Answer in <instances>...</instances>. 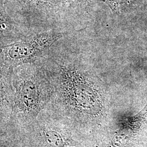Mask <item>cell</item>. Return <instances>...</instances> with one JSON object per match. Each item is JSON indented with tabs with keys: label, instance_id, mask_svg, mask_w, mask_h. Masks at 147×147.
<instances>
[{
	"label": "cell",
	"instance_id": "1",
	"mask_svg": "<svg viewBox=\"0 0 147 147\" xmlns=\"http://www.w3.org/2000/svg\"><path fill=\"white\" fill-rule=\"evenodd\" d=\"M57 75L59 92L68 106L89 115L100 110V95L84 68L76 63H62Z\"/></svg>",
	"mask_w": 147,
	"mask_h": 147
},
{
	"label": "cell",
	"instance_id": "5",
	"mask_svg": "<svg viewBox=\"0 0 147 147\" xmlns=\"http://www.w3.org/2000/svg\"><path fill=\"white\" fill-rule=\"evenodd\" d=\"M147 118V105L136 115L126 119L123 123V126L129 127L133 131H137L142 127Z\"/></svg>",
	"mask_w": 147,
	"mask_h": 147
},
{
	"label": "cell",
	"instance_id": "2",
	"mask_svg": "<svg viewBox=\"0 0 147 147\" xmlns=\"http://www.w3.org/2000/svg\"><path fill=\"white\" fill-rule=\"evenodd\" d=\"M20 66L14 79L15 105L22 113L36 116L47 101V79L42 70L33 65Z\"/></svg>",
	"mask_w": 147,
	"mask_h": 147
},
{
	"label": "cell",
	"instance_id": "3",
	"mask_svg": "<svg viewBox=\"0 0 147 147\" xmlns=\"http://www.w3.org/2000/svg\"><path fill=\"white\" fill-rule=\"evenodd\" d=\"M64 34L63 32H45L26 40L3 46L1 48V58L13 65L30 63L46 53Z\"/></svg>",
	"mask_w": 147,
	"mask_h": 147
},
{
	"label": "cell",
	"instance_id": "4",
	"mask_svg": "<svg viewBox=\"0 0 147 147\" xmlns=\"http://www.w3.org/2000/svg\"><path fill=\"white\" fill-rule=\"evenodd\" d=\"M42 147H64L73 145L62 132L53 129H45L41 135Z\"/></svg>",
	"mask_w": 147,
	"mask_h": 147
},
{
	"label": "cell",
	"instance_id": "6",
	"mask_svg": "<svg viewBox=\"0 0 147 147\" xmlns=\"http://www.w3.org/2000/svg\"><path fill=\"white\" fill-rule=\"evenodd\" d=\"M106 2L108 5H110L111 8L113 9H116L117 8V5L118 1V0H102Z\"/></svg>",
	"mask_w": 147,
	"mask_h": 147
}]
</instances>
